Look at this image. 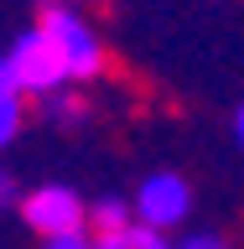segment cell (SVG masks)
I'll return each mask as SVG.
<instances>
[{
	"label": "cell",
	"instance_id": "6da1fadb",
	"mask_svg": "<svg viewBox=\"0 0 244 249\" xmlns=\"http://www.w3.org/2000/svg\"><path fill=\"white\" fill-rule=\"evenodd\" d=\"M37 31H42L52 52L62 62V78H68V89L73 83H94V78L104 73V36L99 26L89 21L83 5H62V0H47L42 11H37Z\"/></svg>",
	"mask_w": 244,
	"mask_h": 249
},
{
	"label": "cell",
	"instance_id": "7a4b0ae2",
	"mask_svg": "<svg viewBox=\"0 0 244 249\" xmlns=\"http://www.w3.org/2000/svg\"><path fill=\"white\" fill-rule=\"evenodd\" d=\"M0 57H5V73H11V83H16L21 99H47V93L68 89L62 62H57V52H52V42L37 31V21H31V26L0 52Z\"/></svg>",
	"mask_w": 244,
	"mask_h": 249
},
{
	"label": "cell",
	"instance_id": "3957f363",
	"mask_svg": "<svg viewBox=\"0 0 244 249\" xmlns=\"http://www.w3.org/2000/svg\"><path fill=\"white\" fill-rule=\"evenodd\" d=\"M21 223L37 239H57V233H83L89 229V202L68 182H42L21 197Z\"/></svg>",
	"mask_w": 244,
	"mask_h": 249
},
{
	"label": "cell",
	"instance_id": "277c9868",
	"mask_svg": "<svg viewBox=\"0 0 244 249\" xmlns=\"http://www.w3.org/2000/svg\"><path fill=\"white\" fill-rule=\"evenodd\" d=\"M187 213H192V187H187V177H177V171L140 177L135 197H130V218H135V223L167 233V229H177Z\"/></svg>",
	"mask_w": 244,
	"mask_h": 249
},
{
	"label": "cell",
	"instance_id": "5b68a950",
	"mask_svg": "<svg viewBox=\"0 0 244 249\" xmlns=\"http://www.w3.org/2000/svg\"><path fill=\"white\" fill-rule=\"evenodd\" d=\"M94 239V249H171V239L161 229H146V223H125V229H114V233H89Z\"/></svg>",
	"mask_w": 244,
	"mask_h": 249
},
{
	"label": "cell",
	"instance_id": "8992f818",
	"mask_svg": "<svg viewBox=\"0 0 244 249\" xmlns=\"http://www.w3.org/2000/svg\"><path fill=\"white\" fill-rule=\"evenodd\" d=\"M21 124H26V99L16 93L11 73H5V57H0V151L21 135Z\"/></svg>",
	"mask_w": 244,
	"mask_h": 249
},
{
	"label": "cell",
	"instance_id": "52a82bcc",
	"mask_svg": "<svg viewBox=\"0 0 244 249\" xmlns=\"http://www.w3.org/2000/svg\"><path fill=\"white\" fill-rule=\"evenodd\" d=\"M130 223V202L125 197H99L89 202V233H114Z\"/></svg>",
	"mask_w": 244,
	"mask_h": 249
},
{
	"label": "cell",
	"instance_id": "ba28073f",
	"mask_svg": "<svg viewBox=\"0 0 244 249\" xmlns=\"http://www.w3.org/2000/svg\"><path fill=\"white\" fill-rule=\"evenodd\" d=\"M42 104H47V114H52V120H62V124H73V120H83V104H78V99H73V93H68V89H57V93H47Z\"/></svg>",
	"mask_w": 244,
	"mask_h": 249
},
{
	"label": "cell",
	"instance_id": "9c48e42d",
	"mask_svg": "<svg viewBox=\"0 0 244 249\" xmlns=\"http://www.w3.org/2000/svg\"><path fill=\"white\" fill-rule=\"evenodd\" d=\"M171 249H229V239H224V233H187V239H177Z\"/></svg>",
	"mask_w": 244,
	"mask_h": 249
},
{
	"label": "cell",
	"instance_id": "30bf717a",
	"mask_svg": "<svg viewBox=\"0 0 244 249\" xmlns=\"http://www.w3.org/2000/svg\"><path fill=\"white\" fill-rule=\"evenodd\" d=\"M42 249H94V239H89V229L83 233H57V239H42Z\"/></svg>",
	"mask_w": 244,
	"mask_h": 249
},
{
	"label": "cell",
	"instance_id": "8fae6325",
	"mask_svg": "<svg viewBox=\"0 0 244 249\" xmlns=\"http://www.w3.org/2000/svg\"><path fill=\"white\" fill-rule=\"evenodd\" d=\"M11 197H16V182H11V171L0 166V208H5V202H11Z\"/></svg>",
	"mask_w": 244,
	"mask_h": 249
},
{
	"label": "cell",
	"instance_id": "7c38bea8",
	"mask_svg": "<svg viewBox=\"0 0 244 249\" xmlns=\"http://www.w3.org/2000/svg\"><path fill=\"white\" fill-rule=\"evenodd\" d=\"M234 140H239V151H244V104L234 109Z\"/></svg>",
	"mask_w": 244,
	"mask_h": 249
},
{
	"label": "cell",
	"instance_id": "4fadbf2b",
	"mask_svg": "<svg viewBox=\"0 0 244 249\" xmlns=\"http://www.w3.org/2000/svg\"><path fill=\"white\" fill-rule=\"evenodd\" d=\"M62 5H83V0H62Z\"/></svg>",
	"mask_w": 244,
	"mask_h": 249
}]
</instances>
